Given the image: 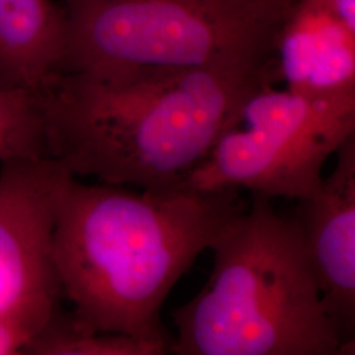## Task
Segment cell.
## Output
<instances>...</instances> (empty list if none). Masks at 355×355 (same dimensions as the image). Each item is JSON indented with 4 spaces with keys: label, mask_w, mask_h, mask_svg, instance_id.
<instances>
[{
    "label": "cell",
    "mask_w": 355,
    "mask_h": 355,
    "mask_svg": "<svg viewBox=\"0 0 355 355\" xmlns=\"http://www.w3.org/2000/svg\"><path fill=\"white\" fill-rule=\"evenodd\" d=\"M270 198L234 216L209 250V279L171 312L177 355H353L330 318L302 230Z\"/></svg>",
    "instance_id": "obj_3"
},
{
    "label": "cell",
    "mask_w": 355,
    "mask_h": 355,
    "mask_svg": "<svg viewBox=\"0 0 355 355\" xmlns=\"http://www.w3.org/2000/svg\"><path fill=\"white\" fill-rule=\"evenodd\" d=\"M60 313V303L49 302L0 311V355L26 354L31 343Z\"/></svg>",
    "instance_id": "obj_12"
},
{
    "label": "cell",
    "mask_w": 355,
    "mask_h": 355,
    "mask_svg": "<svg viewBox=\"0 0 355 355\" xmlns=\"http://www.w3.org/2000/svg\"><path fill=\"white\" fill-rule=\"evenodd\" d=\"M263 82L271 64L58 73L41 91L49 157L73 177L175 189Z\"/></svg>",
    "instance_id": "obj_2"
},
{
    "label": "cell",
    "mask_w": 355,
    "mask_h": 355,
    "mask_svg": "<svg viewBox=\"0 0 355 355\" xmlns=\"http://www.w3.org/2000/svg\"><path fill=\"white\" fill-rule=\"evenodd\" d=\"M245 12L265 21L270 26L282 28L284 20L299 0H229Z\"/></svg>",
    "instance_id": "obj_13"
},
{
    "label": "cell",
    "mask_w": 355,
    "mask_h": 355,
    "mask_svg": "<svg viewBox=\"0 0 355 355\" xmlns=\"http://www.w3.org/2000/svg\"><path fill=\"white\" fill-rule=\"evenodd\" d=\"M60 73L271 64L280 28L229 0H64Z\"/></svg>",
    "instance_id": "obj_4"
},
{
    "label": "cell",
    "mask_w": 355,
    "mask_h": 355,
    "mask_svg": "<svg viewBox=\"0 0 355 355\" xmlns=\"http://www.w3.org/2000/svg\"><path fill=\"white\" fill-rule=\"evenodd\" d=\"M343 24L355 31V0H324Z\"/></svg>",
    "instance_id": "obj_14"
},
{
    "label": "cell",
    "mask_w": 355,
    "mask_h": 355,
    "mask_svg": "<svg viewBox=\"0 0 355 355\" xmlns=\"http://www.w3.org/2000/svg\"><path fill=\"white\" fill-rule=\"evenodd\" d=\"M239 191L132 190L69 178L55 211L53 262L71 322L167 353L166 299L246 207Z\"/></svg>",
    "instance_id": "obj_1"
},
{
    "label": "cell",
    "mask_w": 355,
    "mask_h": 355,
    "mask_svg": "<svg viewBox=\"0 0 355 355\" xmlns=\"http://www.w3.org/2000/svg\"><path fill=\"white\" fill-rule=\"evenodd\" d=\"M321 190L297 202V221L325 308L341 340L354 347L355 135L336 152Z\"/></svg>",
    "instance_id": "obj_7"
},
{
    "label": "cell",
    "mask_w": 355,
    "mask_h": 355,
    "mask_svg": "<svg viewBox=\"0 0 355 355\" xmlns=\"http://www.w3.org/2000/svg\"><path fill=\"white\" fill-rule=\"evenodd\" d=\"M66 33L51 0H0V85L45 89L61 70Z\"/></svg>",
    "instance_id": "obj_9"
},
{
    "label": "cell",
    "mask_w": 355,
    "mask_h": 355,
    "mask_svg": "<svg viewBox=\"0 0 355 355\" xmlns=\"http://www.w3.org/2000/svg\"><path fill=\"white\" fill-rule=\"evenodd\" d=\"M352 135L355 98L313 99L263 82L175 189L306 200L320 192L324 166Z\"/></svg>",
    "instance_id": "obj_5"
},
{
    "label": "cell",
    "mask_w": 355,
    "mask_h": 355,
    "mask_svg": "<svg viewBox=\"0 0 355 355\" xmlns=\"http://www.w3.org/2000/svg\"><path fill=\"white\" fill-rule=\"evenodd\" d=\"M271 78L306 98H355V31L324 0H299L280 28Z\"/></svg>",
    "instance_id": "obj_8"
},
{
    "label": "cell",
    "mask_w": 355,
    "mask_h": 355,
    "mask_svg": "<svg viewBox=\"0 0 355 355\" xmlns=\"http://www.w3.org/2000/svg\"><path fill=\"white\" fill-rule=\"evenodd\" d=\"M162 347L119 333L79 329L60 313L26 349L31 355H162Z\"/></svg>",
    "instance_id": "obj_11"
},
{
    "label": "cell",
    "mask_w": 355,
    "mask_h": 355,
    "mask_svg": "<svg viewBox=\"0 0 355 355\" xmlns=\"http://www.w3.org/2000/svg\"><path fill=\"white\" fill-rule=\"evenodd\" d=\"M51 158L42 92L0 85V162Z\"/></svg>",
    "instance_id": "obj_10"
},
{
    "label": "cell",
    "mask_w": 355,
    "mask_h": 355,
    "mask_svg": "<svg viewBox=\"0 0 355 355\" xmlns=\"http://www.w3.org/2000/svg\"><path fill=\"white\" fill-rule=\"evenodd\" d=\"M51 158L13 161L0 171V311L62 297L53 232L69 178Z\"/></svg>",
    "instance_id": "obj_6"
}]
</instances>
